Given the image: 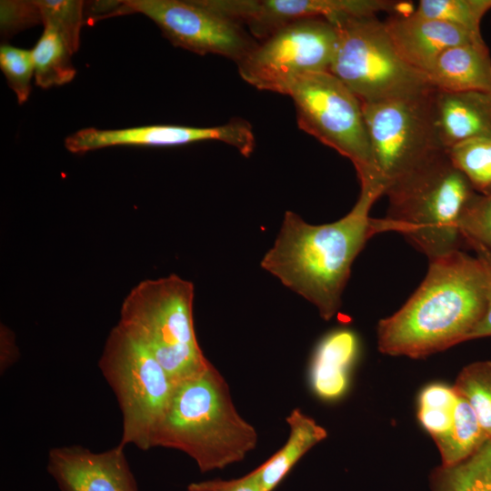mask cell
Masks as SVG:
<instances>
[{
  "instance_id": "obj_17",
  "label": "cell",
  "mask_w": 491,
  "mask_h": 491,
  "mask_svg": "<svg viewBox=\"0 0 491 491\" xmlns=\"http://www.w3.org/2000/svg\"><path fill=\"white\" fill-rule=\"evenodd\" d=\"M359 346L357 335L346 328L333 330L319 341L309 366V384L318 398L332 402L345 396Z\"/></svg>"
},
{
  "instance_id": "obj_7",
  "label": "cell",
  "mask_w": 491,
  "mask_h": 491,
  "mask_svg": "<svg viewBox=\"0 0 491 491\" xmlns=\"http://www.w3.org/2000/svg\"><path fill=\"white\" fill-rule=\"evenodd\" d=\"M286 95L294 102L299 128L349 159L360 188L385 194L357 96L329 71L299 77Z\"/></svg>"
},
{
  "instance_id": "obj_9",
  "label": "cell",
  "mask_w": 491,
  "mask_h": 491,
  "mask_svg": "<svg viewBox=\"0 0 491 491\" xmlns=\"http://www.w3.org/2000/svg\"><path fill=\"white\" fill-rule=\"evenodd\" d=\"M435 89L362 103L374 161L385 191L393 181L444 150L434 125Z\"/></svg>"
},
{
  "instance_id": "obj_21",
  "label": "cell",
  "mask_w": 491,
  "mask_h": 491,
  "mask_svg": "<svg viewBox=\"0 0 491 491\" xmlns=\"http://www.w3.org/2000/svg\"><path fill=\"white\" fill-rule=\"evenodd\" d=\"M35 67V82L46 89L70 83L76 75L71 62L74 55L53 27L45 25L37 43L31 50Z\"/></svg>"
},
{
  "instance_id": "obj_5",
  "label": "cell",
  "mask_w": 491,
  "mask_h": 491,
  "mask_svg": "<svg viewBox=\"0 0 491 491\" xmlns=\"http://www.w3.org/2000/svg\"><path fill=\"white\" fill-rule=\"evenodd\" d=\"M194 285L172 274L137 284L123 301L118 325L142 344L175 384L210 361L195 336Z\"/></svg>"
},
{
  "instance_id": "obj_25",
  "label": "cell",
  "mask_w": 491,
  "mask_h": 491,
  "mask_svg": "<svg viewBox=\"0 0 491 491\" xmlns=\"http://www.w3.org/2000/svg\"><path fill=\"white\" fill-rule=\"evenodd\" d=\"M453 387L469 403L486 436L491 438V361L466 365Z\"/></svg>"
},
{
  "instance_id": "obj_12",
  "label": "cell",
  "mask_w": 491,
  "mask_h": 491,
  "mask_svg": "<svg viewBox=\"0 0 491 491\" xmlns=\"http://www.w3.org/2000/svg\"><path fill=\"white\" fill-rule=\"evenodd\" d=\"M218 13L243 25L259 41L297 21L320 17L332 24L346 17L393 14L392 0H205Z\"/></svg>"
},
{
  "instance_id": "obj_15",
  "label": "cell",
  "mask_w": 491,
  "mask_h": 491,
  "mask_svg": "<svg viewBox=\"0 0 491 491\" xmlns=\"http://www.w3.org/2000/svg\"><path fill=\"white\" fill-rule=\"evenodd\" d=\"M384 25L399 56L409 66L426 75L440 55L447 49L485 42L481 34L421 16L415 12L391 15Z\"/></svg>"
},
{
  "instance_id": "obj_27",
  "label": "cell",
  "mask_w": 491,
  "mask_h": 491,
  "mask_svg": "<svg viewBox=\"0 0 491 491\" xmlns=\"http://www.w3.org/2000/svg\"><path fill=\"white\" fill-rule=\"evenodd\" d=\"M43 25L53 27L73 54L77 52L81 28L85 23V2L78 0H37Z\"/></svg>"
},
{
  "instance_id": "obj_29",
  "label": "cell",
  "mask_w": 491,
  "mask_h": 491,
  "mask_svg": "<svg viewBox=\"0 0 491 491\" xmlns=\"http://www.w3.org/2000/svg\"><path fill=\"white\" fill-rule=\"evenodd\" d=\"M459 230L465 241L491 249V193L476 194L460 217Z\"/></svg>"
},
{
  "instance_id": "obj_32",
  "label": "cell",
  "mask_w": 491,
  "mask_h": 491,
  "mask_svg": "<svg viewBox=\"0 0 491 491\" xmlns=\"http://www.w3.org/2000/svg\"><path fill=\"white\" fill-rule=\"evenodd\" d=\"M202 482L210 491H265L251 472L235 479L217 478Z\"/></svg>"
},
{
  "instance_id": "obj_24",
  "label": "cell",
  "mask_w": 491,
  "mask_h": 491,
  "mask_svg": "<svg viewBox=\"0 0 491 491\" xmlns=\"http://www.w3.org/2000/svg\"><path fill=\"white\" fill-rule=\"evenodd\" d=\"M458 395L453 386L433 383L425 386L417 400V418L436 443L452 427Z\"/></svg>"
},
{
  "instance_id": "obj_22",
  "label": "cell",
  "mask_w": 491,
  "mask_h": 491,
  "mask_svg": "<svg viewBox=\"0 0 491 491\" xmlns=\"http://www.w3.org/2000/svg\"><path fill=\"white\" fill-rule=\"evenodd\" d=\"M487 439L473 408L458 395L452 427L445 437L436 443L441 456V465L451 466L462 461Z\"/></svg>"
},
{
  "instance_id": "obj_18",
  "label": "cell",
  "mask_w": 491,
  "mask_h": 491,
  "mask_svg": "<svg viewBox=\"0 0 491 491\" xmlns=\"http://www.w3.org/2000/svg\"><path fill=\"white\" fill-rule=\"evenodd\" d=\"M431 85L450 92H491V57L486 43L447 49L426 73Z\"/></svg>"
},
{
  "instance_id": "obj_2",
  "label": "cell",
  "mask_w": 491,
  "mask_h": 491,
  "mask_svg": "<svg viewBox=\"0 0 491 491\" xmlns=\"http://www.w3.org/2000/svg\"><path fill=\"white\" fill-rule=\"evenodd\" d=\"M486 305L485 273L476 256L457 250L430 260L415 293L378 322L377 348L413 359L444 351L467 341Z\"/></svg>"
},
{
  "instance_id": "obj_6",
  "label": "cell",
  "mask_w": 491,
  "mask_h": 491,
  "mask_svg": "<svg viewBox=\"0 0 491 491\" xmlns=\"http://www.w3.org/2000/svg\"><path fill=\"white\" fill-rule=\"evenodd\" d=\"M98 366L122 413L119 444L144 451L152 448L175 383L154 356L118 324L105 340Z\"/></svg>"
},
{
  "instance_id": "obj_34",
  "label": "cell",
  "mask_w": 491,
  "mask_h": 491,
  "mask_svg": "<svg viewBox=\"0 0 491 491\" xmlns=\"http://www.w3.org/2000/svg\"><path fill=\"white\" fill-rule=\"evenodd\" d=\"M187 491H210V490L205 486L202 481H200V482H194L188 485Z\"/></svg>"
},
{
  "instance_id": "obj_19",
  "label": "cell",
  "mask_w": 491,
  "mask_h": 491,
  "mask_svg": "<svg viewBox=\"0 0 491 491\" xmlns=\"http://www.w3.org/2000/svg\"><path fill=\"white\" fill-rule=\"evenodd\" d=\"M286 421L289 427L286 444L251 472L265 491H273L297 461L327 436L326 428L300 408H294Z\"/></svg>"
},
{
  "instance_id": "obj_1",
  "label": "cell",
  "mask_w": 491,
  "mask_h": 491,
  "mask_svg": "<svg viewBox=\"0 0 491 491\" xmlns=\"http://www.w3.org/2000/svg\"><path fill=\"white\" fill-rule=\"evenodd\" d=\"M383 195L380 190L361 188L352 209L337 221L311 225L286 211L272 247L260 266L285 286L316 306L328 321L341 306L352 265L366 242L382 232L380 219L370 211Z\"/></svg>"
},
{
  "instance_id": "obj_10",
  "label": "cell",
  "mask_w": 491,
  "mask_h": 491,
  "mask_svg": "<svg viewBox=\"0 0 491 491\" xmlns=\"http://www.w3.org/2000/svg\"><path fill=\"white\" fill-rule=\"evenodd\" d=\"M337 42V28L328 20L303 19L257 43L236 64L238 73L258 90L286 95L299 77L329 71Z\"/></svg>"
},
{
  "instance_id": "obj_30",
  "label": "cell",
  "mask_w": 491,
  "mask_h": 491,
  "mask_svg": "<svg viewBox=\"0 0 491 491\" xmlns=\"http://www.w3.org/2000/svg\"><path fill=\"white\" fill-rule=\"evenodd\" d=\"M42 24L38 1L2 0L0 2L1 34L11 36L19 31Z\"/></svg>"
},
{
  "instance_id": "obj_8",
  "label": "cell",
  "mask_w": 491,
  "mask_h": 491,
  "mask_svg": "<svg viewBox=\"0 0 491 491\" xmlns=\"http://www.w3.org/2000/svg\"><path fill=\"white\" fill-rule=\"evenodd\" d=\"M334 25L338 42L329 72L361 103L435 88L425 74L399 56L376 16L346 17Z\"/></svg>"
},
{
  "instance_id": "obj_14",
  "label": "cell",
  "mask_w": 491,
  "mask_h": 491,
  "mask_svg": "<svg viewBox=\"0 0 491 491\" xmlns=\"http://www.w3.org/2000/svg\"><path fill=\"white\" fill-rule=\"evenodd\" d=\"M124 448L118 444L95 453L81 446L54 447L46 469L60 491H138Z\"/></svg>"
},
{
  "instance_id": "obj_11",
  "label": "cell",
  "mask_w": 491,
  "mask_h": 491,
  "mask_svg": "<svg viewBox=\"0 0 491 491\" xmlns=\"http://www.w3.org/2000/svg\"><path fill=\"white\" fill-rule=\"evenodd\" d=\"M142 14L177 47L205 55L241 61L257 41L239 23L209 7L205 0H125L121 15Z\"/></svg>"
},
{
  "instance_id": "obj_28",
  "label": "cell",
  "mask_w": 491,
  "mask_h": 491,
  "mask_svg": "<svg viewBox=\"0 0 491 491\" xmlns=\"http://www.w3.org/2000/svg\"><path fill=\"white\" fill-rule=\"evenodd\" d=\"M0 68L9 87L16 95L17 103L23 105L31 92V80L35 67L31 50L2 45L0 47Z\"/></svg>"
},
{
  "instance_id": "obj_13",
  "label": "cell",
  "mask_w": 491,
  "mask_h": 491,
  "mask_svg": "<svg viewBox=\"0 0 491 491\" xmlns=\"http://www.w3.org/2000/svg\"><path fill=\"white\" fill-rule=\"evenodd\" d=\"M202 141H219L249 156L256 139L251 125L244 119H232L226 124L208 126L153 125L121 129L83 128L68 135L65 148L73 154L109 146H174Z\"/></svg>"
},
{
  "instance_id": "obj_26",
  "label": "cell",
  "mask_w": 491,
  "mask_h": 491,
  "mask_svg": "<svg viewBox=\"0 0 491 491\" xmlns=\"http://www.w3.org/2000/svg\"><path fill=\"white\" fill-rule=\"evenodd\" d=\"M489 10L491 0H421L414 12L474 34H481V21Z\"/></svg>"
},
{
  "instance_id": "obj_3",
  "label": "cell",
  "mask_w": 491,
  "mask_h": 491,
  "mask_svg": "<svg viewBox=\"0 0 491 491\" xmlns=\"http://www.w3.org/2000/svg\"><path fill=\"white\" fill-rule=\"evenodd\" d=\"M257 440L255 427L237 412L225 379L209 363L175 384L153 447L182 451L205 473L242 461Z\"/></svg>"
},
{
  "instance_id": "obj_23",
  "label": "cell",
  "mask_w": 491,
  "mask_h": 491,
  "mask_svg": "<svg viewBox=\"0 0 491 491\" xmlns=\"http://www.w3.org/2000/svg\"><path fill=\"white\" fill-rule=\"evenodd\" d=\"M445 150L477 194L491 193V136L472 137Z\"/></svg>"
},
{
  "instance_id": "obj_20",
  "label": "cell",
  "mask_w": 491,
  "mask_h": 491,
  "mask_svg": "<svg viewBox=\"0 0 491 491\" xmlns=\"http://www.w3.org/2000/svg\"><path fill=\"white\" fill-rule=\"evenodd\" d=\"M429 485L431 491H491V438L462 461L435 467Z\"/></svg>"
},
{
  "instance_id": "obj_16",
  "label": "cell",
  "mask_w": 491,
  "mask_h": 491,
  "mask_svg": "<svg viewBox=\"0 0 491 491\" xmlns=\"http://www.w3.org/2000/svg\"><path fill=\"white\" fill-rule=\"evenodd\" d=\"M433 115L436 134L444 149L472 137L491 136V92L436 88Z\"/></svg>"
},
{
  "instance_id": "obj_4",
  "label": "cell",
  "mask_w": 491,
  "mask_h": 491,
  "mask_svg": "<svg viewBox=\"0 0 491 491\" xmlns=\"http://www.w3.org/2000/svg\"><path fill=\"white\" fill-rule=\"evenodd\" d=\"M476 194L441 150L388 185L382 231L401 234L429 261L464 250L459 220Z\"/></svg>"
},
{
  "instance_id": "obj_31",
  "label": "cell",
  "mask_w": 491,
  "mask_h": 491,
  "mask_svg": "<svg viewBox=\"0 0 491 491\" xmlns=\"http://www.w3.org/2000/svg\"><path fill=\"white\" fill-rule=\"evenodd\" d=\"M466 247L473 250L475 256L479 260L485 273L486 279V311L468 336L467 341L491 336V249L471 240H466Z\"/></svg>"
},
{
  "instance_id": "obj_33",
  "label": "cell",
  "mask_w": 491,
  "mask_h": 491,
  "mask_svg": "<svg viewBox=\"0 0 491 491\" xmlns=\"http://www.w3.org/2000/svg\"><path fill=\"white\" fill-rule=\"evenodd\" d=\"M19 357V349L15 344V334L5 325L0 326V371L3 374L12 366Z\"/></svg>"
}]
</instances>
